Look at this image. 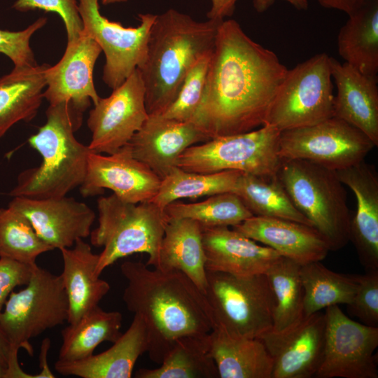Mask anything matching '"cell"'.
Here are the masks:
<instances>
[{"mask_svg":"<svg viewBox=\"0 0 378 378\" xmlns=\"http://www.w3.org/2000/svg\"><path fill=\"white\" fill-rule=\"evenodd\" d=\"M287 67L234 20L219 24L206 84L191 122L209 139L264 125Z\"/></svg>","mask_w":378,"mask_h":378,"instance_id":"1","label":"cell"},{"mask_svg":"<svg viewBox=\"0 0 378 378\" xmlns=\"http://www.w3.org/2000/svg\"><path fill=\"white\" fill-rule=\"evenodd\" d=\"M120 271L127 281L122 300L144 320L147 353L160 364L181 337L210 332L215 326L205 295L183 273L162 271L140 261H125Z\"/></svg>","mask_w":378,"mask_h":378,"instance_id":"2","label":"cell"},{"mask_svg":"<svg viewBox=\"0 0 378 378\" xmlns=\"http://www.w3.org/2000/svg\"><path fill=\"white\" fill-rule=\"evenodd\" d=\"M221 22L196 21L174 8L156 15L139 69L149 115L162 114L174 101L193 64L213 50Z\"/></svg>","mask_w":378,"mask_h":378,"instance_id":"3","label":"cell"},{"mask_svg":"<svg viewBox=\"0 0 378 378\" xmlns=\"http://www.w3.org/2000/svg\"><path fill=\"white\" fill-rule=\"evenodd\" d=\"M46 114V123L28 139L41 155V163L18 175L17 184L9 193L12 197H63L85 180L91 151L74 136L82 125L83 112L68 102H61L50 105Z\"/></svg>","mask_w":378,"mask_h":378,"instance_id":"4","label":"cell"},{"mask_svg":"<svg viewBox=\"0 0 378 378\" xmlns=\"http://www.w3.org/2000/svg\"><path fill=\"white\" fill-rule=\"evenodd\" d=\"M98 226L90 232L91 244L103 247L95 274L118 260L134 253L148 255L146 263L155 267L168 217L150 201L125 202L113 193L97 200Z\"/></svg>","mask_w":378,"mask_h":378,"instance_id":"5","label":"cell"},{"mask_svg":"<svg viewBox=\"0 0 378 378\" xmlns=\"http://www.w3.org/2000/svg\"><path fill=\"white\" fill-rule=\"evenodd\" d=\"M276 175L330 251H338L350 241L351 217L337 171L304 160H282Z\"/></svg>","mask_w":378,"mask_h":378,"instance_id":"6","label":"cell"},{"mask_svg":"<svg viewBox=\"0 0 378 378\" xmlns=\"http://www.w3.org/2000/svg\"><path fill=\"white\" fill-rule=\"evenodd\" d=\"M206 278L204 295L215 326L246 338H259L272 329L274 298L265 274L236 276L206 271Z\"/></svg>","mask_w":378,"mask_h":378,"instance_id":"7","label":"cell"},{"mask_svg":"<svg viewBox=\"0 0 378 378\" xmlns=\"http://www.w3.org/2000/svg\"><path fill=\"white\" fill-rule=\"evenodd\" d=\"M25 286L10 293L0 313V328L10 348L33 356L29 340L67 321L69 304L61 275L37 265Z\"/></svg>","mask_w":378,"mask_h":378,"instance_id":"8","label":"cell"},{"mask_svg":"<svg viewBox=\"0 0 378 378\" xmlns=\"http://www.w3.org/2000/svg\"><path fill=\"white\" fill-rule=\"evenodd\" d=\"M280 132L264 124L247 132L212 138L188 148L178 158L176 166L202 174L236 170L255 176H274L281 162Z\"/></svg>","mask_w":378,"mask_h":378,"instance_id":"9","label":"cell"},{"mask_svg":"<svg viewBox=\"0 0 378 378\" xmlns=\"http://www.w3.org/2000/svg\"><path fill=\"white\" fill-rule=\"evenodd\" d=\"M333 88L330 56L314 55L288 69L264 124L281 132L333 117Z\"/></svg>","mask_w":378,"mask_h":378,"instance_id":"10","label":"cell"},{"mask_svg":"<svg viewBox=\"0 0 378 378\" xmlns=\"http://www.w3.org/2000/svg\"><path fill=\"white\" fill-rule=\"evenodd\" d=\"M375 147L361 131L332 117L316 124L281 131V160H304L337 171L365 160Z\"/></svg>","mask_w":378,"mask_h":378,"instance_id":"11","label":"cell"},{"mask_svg":"<svg viewBox=\"0 0 378 378\" xmlns=\"http://www.w3.org/2000/svg\"><path fill=\"white\" fill-rule=\"evenodd\" d=\"M78 6L83 31L97 42L105 55L103 81L113 90L145 62L156 15L140 13L137 27H125L101 14L98 0H78Z\"/></svg>","mask_w":378,"mask_h":378,"instance_id":"12","label":"cell"},{"mask_svg":"<svg viewBox=\"0 0 378 378\" xmlns=\"http://www.w3.org/2000/svg\"><path fill=\"white\" fill-rule=\"evenodd\" d=\"M323 354L316 378H377L378 327L349 318L339 305L325 309Z\"/></svg>","mask_w":378,"mask_h":378,"instance_id":"13","label":"cell"},{"mask_svg":"<svg viewBox=\"0 0 378 378\" xmlns=\"http://www.w3.org/2000/svg\"><path fill=\"white\" fill-rule=\"evenodd\" d=\"M145 88L139 69L90 110L88 148L95 153L112 154L127 145L148 117Z\"/></svg>","mask_w":378,"mask_h":378,"instance_id":"14","label":"cell"},{"mask_svg":"<svg viewBox=\"0 0 378 378\" xmlns=\"http://www.w3.org/2000/svg\"><path fill=\"white\" fill-rule=\"evenodd\" d=\"M325 334V312L320 311L282 330L262 335L258 339L273 362L271 378L314 377L323 357Z\"/></svg>","mask_w":378,"mask_h":378,"instance_id":"15","label":"cell"},{"mask_svg":"<svg viewBox=\"0 0 378 378\" xmlns=\"http://www.w3.org/2000/svg\"><path fill=\"white\" fill-rule=\"evenodd\" d=\"M160 183L161 178L134 158L125 145L106 155L90 152L85 178L79 187L83 197L99 195L109 189L125 202L139 203L151 200Z\"/></svg>","mask_w":378,"mask_h":378,"instance_id":"16","label":"cell"},{"mask_svg":"<svg viewBox=\"0 0 378 378\" xmlns=\"http://www.w3.org/2000/svg\"><path fill=\"white\" fill-rule=\"evenodd\" d=\"M102 49L83 31L68 41L61 59L45 72L46 89L43 97L50 105L68 102L84 112L91 104H96L98 95L93 80L94 67Z\"/></svg>","mask_w":378,"mask_h":378,"instance_id":"17","label":"cell"},{"mask_svg":"<svg viewBox=\"0 0 378 378\" xmlns=\"http://www.w3.org/2000/svg\"><path fill=\"white\" fill-rule=\"evenodd\" d=\"M8 206L24 215L36 234L53 249L72 247L90 236L94 212L66 196L46 199L13 197Z\"/></svg>","mask_w":378,"mask_h":378,"instance_id":"18","label":"cell"},{"mask_svg":"<svg viewBox=\"0 0 378 378\" xmlns=\"http://www.w3.org/2000/svg\"><path fill=\"white\" fill-rule=\"evenodd\" d=\"M208 140L192 122L155 115H148L127 145L134 158L162 179L177 167L178 158L188 148Z\"/></svg>","mask_w":378,"mask_h":378,"instance_id":"19","label":"cell"},{"mask_svg":"<svg viewBox=\"0 0 378 378\" xmlns=\"http://www.w3.org/2000/svg\"><path fill=\"white\" fill-rule=\"evenodd\" d=\"M356 199L350 224V241L366 271L378 270V174L365 160L337 171Z\"/></svg>","mask_w":378,"mask_h":378,"instance_id":"20","label":"cell"},{"mask_svg":"<svg viewBox=\"0 0 378 378\" xmlns=\"http://www.w3.org/2000/svg\"><path fill=\"white\" fill-rule=\"evenodd\" d=\"M206 271L236 276L265 274L283 256L230 227H202Z\"/></svg>","mask_w":378,"mask_h":378,"instance_id":"21","label":"cell"},{"mask_svg":"<svg viewBox=\"0 0 378 378\" xmlns=\"http://www.w3.org/2000/svg\"><path fill=\"white\" fill-rule=\"evenodd\" d=\"M231 227L300 265L321 261L330 251L314 227L295 221L253 216Z\"/></svg>","mask_w":378,"mask_h":378,"instance_id":"22","label":"cell"},{"mask_svg":"<svg viewBox=\"0 0 378 378\" xmlns=\"http://www.w3.org/2000/svg\"><path fill=\"white\" fill-rule=\"evenodd\" d=\"M332 80L337 88L333 117L364 133L378 146L377 76L365 75L346 62L330 57Z\"/></svg>","mask_w":378,"mask_h":378,"instance_id":"23","label":"cell"},{"mask_svg":"<svg viewBox=\"0 0 378 378\" xmlns=\"http://www.w3.org/2000/svg\"><path fill=\"white\" fill-rule=\"evenodd\" d=\"M148 348L146 324L140 316L134 314L128 329L111 347L78 360H57L55 369L60 374L81 378H130L137 359Z\"/></svg>","mask_w":378,"mask_h":378,"instance_id":"24","label":"cell"},{"mask_svg":"<svg viewBox=\"0 0 378 378\" xmlns=\"http://www.w3.org/2000/svg\"><path fill=\"white\" fill-rule=\"evenodd\" d=\"M63 270L60 274L69 304V324L76 323L84 314L99 306L108 293L109 284L96 276L99 254L83 239L76 241L70 248L59 249Z\"/></svg>","mask_w":378,"mask_h":378,"instance_id":"25","label":"cell"},{"mask_svg":"<svg viewBox=\"0 0 378 378\" xmlns=\"http://www.w3.org/2000/svg\"><path fill=\"white\" fill-rule=\"evenodd\" d=\"M205 262L202 226L189 218H169L154 268L183 273L204 294Z\"/></svg>","mask_w":378,"mask_h":378,"instance_id":"26","label":"cell"},{"mask_svg":"<svg viewBox=\"0 0 378 378\" xmlns=\"http://www.w3.org/2000/svg\"><path fill=\"white\" fill-rule=\"evenodd\" d=\"M209 342L220 378H271L272 359L260 339L233 336L215 326Z\"/></svg>","mask_w":378,"mask_h":378,"instance_id":"27","label":"cell"},{"mask_svg":"<svg viewBox=\"0 0 378 378\" xmlns=\"http://www.w3.org/2000/svg\"><path fill=\"white\" fill-rule=\"evenodd\" d=\"M48 64L14 66L0 77V139L15 123L32 120L41 106Z\"/></svg>","mask_w":378,"mask_h":378,"instance_id":"28","label":"cell"},{"mask_svg":"<svg viewBox=\"0 0 378 378\" xmlns=\"http://www.w3.org/2000/svg\"><path fill=\"white\" fill-rule=\"evenodd\" d=\"M348 16L337 35L339 55L360 73L377 76L378 0H372Z\"/></svg>","mask_w":378,"mask_h":378,"instance_id":"29","label":"cell"},{"mask_svg":"<svg viewBox=\"0 0 378 378\" xmlns=\"http://www.w3.org/2000/svg\"><path fill=\"white\" fill-rule=\"evenodd\" d=\"M136 378H218V372L210 352L209 332L188 335L177 339L160 366L140 368Z\"/></svg>","mask_w":378,"mask_h":378,"instance_id":"30","label":"cell"},{"mask_svg":"<svg viewBox=\"0 0 378 378\" xmlns=\"http://www.w3.org/2000/svg\"><path fill=\"white\" fill-rule=\"evenodd\" d=\"M122 315L106 312L97 306L84 314L76 323L69 324L62 332V342L58 359L74 361L93 354L104 342H115L122 335Z\"/></svg>","mask_w":378,"mask_h":378,"instance_id":"31","label":"cell"},{"mask_svg":"<svg viewBox=\"0 0 378 378\" xmlns=\"http://www.w3.org/2000/svg\"><path fill=\"white\" fill-rule=\"evenodd\" d=\"M233 192L253 216L282 218L313 227L294 205L276 174L262 176L241 173Z\"/></svg>","mask_w":378,"mask_h":378,"instance_id":"32","label":"cell"},{"mask_svg":"<svg viewBox=\"0 0 378 378\" xmlns=\"http://www.w3.org/2000/svg\"><path fill=\"white\" fill-rule=\"evenodd\" d=\"M300 274L304 289V316L328 307L348 305L358 286L357 275L333 272L321 261L301 265Z\"/></svg>","mask_w":378,"mask_h":378,"instance_id":"33","label":"cell"},{"mask_svg":"<svg viewBox=\"0 0 378 378\" xmlns=\"http://www.w3.org/2000/svg\"><path fill=\"white\" fill-rule=\"evenodd\" d=\"M242 172L226 170L202 174L174 167L161 179L157 194L150 202L164 210L170 203L182 198L196 199L224 192H233Z\"/></svg>","mask_w":378,"mask_h":378,"instance_id":"34","label":"cell"},{"mask_svg":"<svg viewBox=\"0 0 378 378\" xmlns=\"http://www.w3.org/2000/svg\"><path fill=\"white\" fill-rule=\"evenodd\" d=\"M300 265L282 257L265 273L274 298L273 330H282L304 317Z\"/></svg>","mask_w":378,"mask_h":378,"instance_id":"35","label":"cell"},{"mask_svg":"<svg viewBox=\"0 0 378 378\" xmlns=\"http://www.w3.org/2000/svg\"><path fill=\"white\" fill-rule=\"evenodd\" d=\"M164 212L168 218H189L202 227H232L253 215L234 192H224L209 196L195 203L173 202Z\"/></svg>","mask_w":378,"mask_h":378,"instance_id":"36","label":"cell"},{"mask_svg":"<svg viewBox=\"0 0 378 378\" xmlns=\"http://www.w3.org/2000/svg\"><path fill=\"white\" fill-rule=\"evenodd\" d=\"M52 250L24 215L9 206L0 209V258L35 265L38 255Z\"/></svg>","mask_w":378,"mask_h":378,"instance_id":"37","label":"cell"},{"mask_svg":"<svg viewBox=\"0 0 378 378\" xmlns=\"http://www.w3.org/2000/svg\"><path fill=\"white\" fill-rule=\"evenodd\" d=\"M212 51L193 64L176 99L161 115L178 121L191 122L202 98Z\"/></svg>","mask_w":378,"mask_h":378,"instance_id":"38","label":"cell"},{"mask_svg":"<svg viewBox=\"0 0 378 378\" xmlns=\"http://www.w3.org/2000/svg\"><path fill=\"white\" fill-rule=\"evenodd\" d=\"M358 286L350 304L349 313L360 323L378 327V270L357 275Z\"/></svg>","mask_w":378,"mask_h":378,"instance_id":"39","label":"cell"},{"mask_svg":"<svg viewBox=\"0 0 378 378\" xmlns=\"http://www.w3.org/2000/svg\"><path fill=\"white\" fill-rule=\"evenodd\" d=\"M46 22V18H40L22 31L0 29V53L10 59L14 66H32L37 64L29 45L30 39Z\"/></svg>","mask_w":378,"mask_h":378,"instance_id":"40","label":"cell"},{"mask_svg":"<svg viewBox=\"0 0 378 378\" xmlns=\"http://www.w3.org/2000/svg\"><path fill=\"white\" fill-rule=\"evenodd\" d=\"M13 8L22 12L38 9L56 13L64 22L68 41L77 38L83 29L76 0H17Z\"/></svg>","mask_w":378,"mask_h":378,"instance_id":"41","label":"cell"},{"mask_svg":"<svg viewBox=\"0 0 378 378\" xmlns=\"http://www.w3.org/2000/svg\"><path fill=\"white\" fill-rule=\"evenodd\" d=\"M35 265L0 258V313L14 288L29 282Z\"/></svg>","mask_w":378,"mask_h":378,"instance_id":"42","label":"cell"},{"mask_svg":"<svg viewBox=\"0 0 378 378\" xmlns=\"http://www.w3.org/2000/svg\"><path fill=\"white\" fill-rule=\"evenodd\" d=\"M238 0H211V6L206 13L209 20L223 21L231 17L235 10Z\"/></svg>","mask_w":378,"mask_h":378,"instance_id":"43","label":"cell"},{"mask_svg":"<svg viewBox=\"0 0 378 378\" xmlns=\"http://www.w3.org/2000/svg\"><path fill=\"white\" fill-rule=\"evenodd\" d=\"M326 8L338 10L347 15L356 11L372 0H316Z\"/></svg>","mask_w":378,"mask_h":378,"instance_id":"44","label":"cell"},{"mask_svg":"<svg viewBox=\"0 0 378 378\" xmlns=\"http://www.w3.org/2000/svg\"><path fill=\"white\" fill-rule=\"evenodd\" d=\"M50 347V340L48 337L45 338L41 345L39 355V367L41 371L35 374L36 378H53V373L48 364V354Z\"/></svg>","mask_w":378,"mask_h":378,"instance_id":"45","label":"cell"},{"mask_svg":"<svg viewBox=\"0 0 378 378\" xmlns=\"http://www.w3.org/2000/svg\"><path fill=\"white\" fill-rule=\"evenodd\" d=\"M298 10H307V0H284ZM275 0H253V8L258 13H263L268 10L274 3Z\"/></svg>","mask_w":378,"mask_h":378,"instance_id":"46","label":"cell"},{"mask_svg":"<svg viewBox=\"0 0 378 378\" xmlns=\"http://www.w3.org/2000/svg\"><path fill=\"white\" fill-rule=\"evenodd\" d=\"M10 350V344L0 328V363L6 368H7Z\"/></svg>","mask_w":378,"mask_h":378,"instance_id":"47","label":"cell"},{"mask_svg":"<svg viewBox=\"0 0 378 378\" xmlns=\"http://www.w3.org/2000/svg\"><path fill=\"white\" fill-rule=\"evenodd\" d=\"M128 0H102V3L104 5L112 4L115 3H124Z\"/></svg>","mask_w":378,"mask_h":378,"instance_id":"48","label":"cell"},{"mask_svg":"<svg viewBox=\"0 0 378 378\" xmlns=\"http://www.w3.org/2000/svg\"><path fill=\"white\" fill-rule=\"evenodd\" d=\"M6 368L0 363V378H5Z\"/></svg>","mask_w":378,"mask_h":378,"instance_id":"49","label":"cell"}]
</instances>
